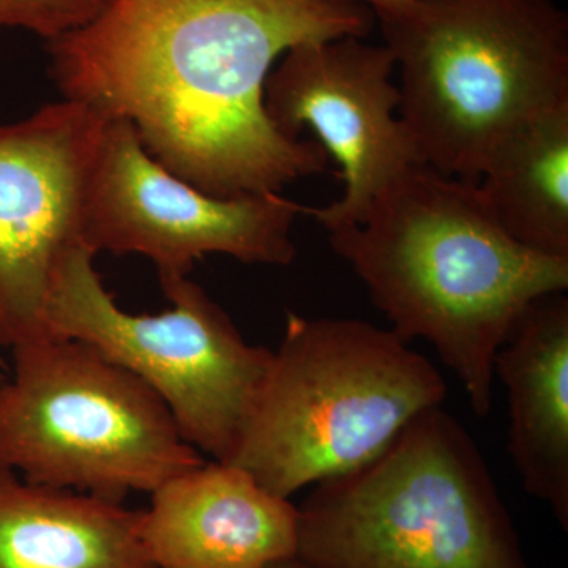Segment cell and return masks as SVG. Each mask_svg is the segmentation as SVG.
<instances>
[{"label":"cell","mask_w":568,"mask_h":568,"mask_svg":"<svg viewBox=\"0 0 568 568\" xmlns=\"http://www.w3.org/2000/svg\"><path fill=\"white\" fill-rule=\"evenodd\" d=\"M102 126V115L67 99L0 123V346L51 336L52 282L63 257L84 245L85 189Z\"/></svg>","instance_id":"cell-9"},{"label":"cell","mask_w":568,"mask_h":568,"mask_svg":"<svg viewBox=\"0 0 568 568\" xmlns=\"http://www.w3.org/2000/svg\"><path fill=\"white\" fill-rule=\"evenodd\" d=\"M298 510L231 463L204 462L160 485L141 510L153 568H267L294 558Z\"/></svg>","instance_id":"cell-11"},{"label":"cell","mask_w":568,"mask_h":568,"mask_svg":"<svg viewBox=\"0 0 568 568\" xmlns=\"http://www.w3.org/2000/svg\"><path fill=\"white\" fill-rule=\"evenodd\" d=\"M481 175L484 203L508 237L568 260V102L523 123Z\"/></svg>","instance_id":"cell-14"},{"label":"cell","mask_w":568,"mask_h":568,"mask_svg":"<svg viewBox=\"0 0 568 568\" xmlns=\"http://www.w3.org/2000/svg\"><path fill=\"white\" fill-rule=\"evenodd\" d=\"M0 379V467L29 484L125 503L205 458L141 379L78 339L11 347Z\"/></svg>","instance_id":"cell-6"},{"label":"cell","mask_w":568,"mask_h":568,"mask_svg":"<svg viewBox=\"0 0 568 568\" xmlns=\"http://www.w3.org/2000/svg\"><path fill=\"white\" fill-rule=\"evenodd\" d=\"M422 160L470 182L540 112L568 102V18L551 0H410L377 11Z\"/></svg>","instance_id":"cell-3"},{"label":"cell","mask_w":568,"mask_h":568,"mask_svg":"<svg viewBox=\"0 0 568 568\" xmlns=\"http://www.w3.org/2000/svg\"><path fill=\"white\" fill-rule=\"evenodd\" d=\"M141 510L0 467V568H152Z\"/></svg>","instance_id":"cell-13"},{"label":"cell","mask_w":568,"mask_h":568,"mask_svg":"<svg viewBox=\"0 0 568 568\" xmlns=\"http://www.w3.org/2000/svg\"><path fill=\"white\" fill-rule=\"evenodd\" d=\"M110 0H0V31L24 29L47 41L92 21Z\"/></svg>","instance_id":"cell-15"},{"label":"cell","mask_w":568,"mask_h":568,"mask_svg":"<svg viewBox=\"0 0 568 568\" xmlns=\"http://www.w3.org/2000/svg\"><path fill=\"white\" fill-rule=\"evenodd\" d=\"M297 510L295 558L313 568H530L487 463L443 406Z\"/></svg>","instance_id":"cell-5"},{"label":"cell","mask_w":568,"mask_h":568,"mask_svg":"<svg viewBox=\"0 0 568 568\" xmlns=\"http://www.w3.org/2000/svg\"><path fill=\"white\" fill-rule=\"evenodd\" d=\"M267 568H313L310 567L308 564L302 562L301 559L290 558L280 560V562L274 564V566L267 567Z\"/></svg>","instance_id":"cell-17"},{"label":"cell","mask_w":568,"mask_h":568,"mask_svg":"<svg viewBox=\"0 0 568 568\" xmlns=\"http://www.w3.org/2000/svg\"><path fill=\"white\" fill-rule=\"evenodd\" d=\"M375 21L339 0H110L47 50L63 99L130 123L171 173L235 197L327 168L320 142L290 140L268 119L276 59L308 41L364 39Z\"/></svg>","instance_id":"cell-1"},{"label":"cell","mask_w":568,"mask_h":568,"mask_svg":"<svg viewBox=\"0 0 568 568\" xmlns=\"http://www.w3.org/2000/svg\"><path fill=\"white\" fill-rule=\"evenodd\" d=\"M9 366H7L6 364V361H3L2 357H0V379H2V377H6L7 376V373H9Z\"/></svg>","instance_id":"cell-18"},{"label":"cell","mask_w":568,"mask_h":568,"mask_svg":"<svg viewBox=\"0 0 568 568\" xmlns=\"http://www.w3.org/2000/svg\"><path fill=\"white\" fill-rule=\"evenodd\" d=\"M395 67L386 44L342 37L291 48L265 81V111L275 129L294 141L312 130L342 166L343 196L327 207H306L328 233L361 223L388 183L425 163L396 118Z\"/></svg>","instance_id":"cell-10"},{"label":"cell","mask_w":568,"mask_h":568,"mask_svg":"<svg viewBox=\"0 0 568 568\" xmlns=\"http://www.w3.org/2000/svg\"><path fill=\"white\" fill-rule=\"evenodd\" d=\"M403 342L424 338L478 418L491 413L495 358L540 298L568 287V260L517 244L474 183L417 164L355 226L328 233Z\"/></svg>","instance_id":"cell-2"},{"label":"cell","mask_w":568,"mask_h":568,"mask_svg":"<svg viewBox=\"0 0 568 568\" xmlns=\"http://www.w3.org/2000/svg\"><path fill=\"white\" fill-rule=\"evenodd\" d=\"M81 245L63 257L48 302L51 336L78 339L141 379L170 409L183 439L213 462L233 457L272 351L250 345L186 276L162 282L171 308L134 315L115 304Z\"/></svg>","instance_id":"cell-7"},{"label":"cell","mask_w":568,"mask_h":568,"mask_svg":"<svg viewBox=\"0 0 568 568\" xmlns=\"http://www.w3.org/2000/svg\"><path fill=\"white\" fill-rule=\"evenodd\" d=\"M446 396L439 369L392 328L290 315L226 463L290 499L372 462Z\"/></svg>","instance_id":"cell-4"},{"label":"cell","mask_w":568,"mask_h":568,"mask_svg":"<svg viewBox=\"0 0 568 568\" xmlns=\"http://www.w3.org/2000/svg\"><path fill=\"white\" fill-rule=\"evenodd\" d=\"M302 213L280 192L212 196L156 162L130 123L103 119L84 204V245L95 254H141L160 282L189 275L209 254L287 265Z\"/></svg>","instance_id":"cell-8"},{"label":"cell","mask_w":568,"mask_h":568,"mask_svg":"<svg viewBox=\"0 0 568 568\" xmlns=\"http://www.w3.org/2000/svg\"><path fill=\"white\" fill-rule=\"evenodd\" d=\"M507 388L508 454L523 488L568 528V298H540L495 358Z\"/></svg>","instance_id":"cell-12"},{"label":"cell","mask_w":568,"mask_h":568,"mask_svg":"<svg viewBox=\"0 0 568 568\" xmlns=\"http://www.w3.org/2000/svg\"><path fill=\"white\" fill-rule=\"evenodd\" d=\"M339 2L366 7V9L372 10L373 13H377V11L395 9V7L410 2V0H339Z\"/></svg>","instance_id":"cell-16"},{"label":"cell","mask_w":568,"mask_h":568,"mask_svg":"<svg viewBox=\"0 0 568 568\" xmlns=\"http://www.w3.org/2000/svg\"><path fill=\"white\" fill-rule=\"evenodd\" d=\"M153 568V567H152Z\"/></svg>","instance_id":"cell-19"}]
</instances>
